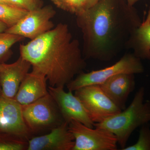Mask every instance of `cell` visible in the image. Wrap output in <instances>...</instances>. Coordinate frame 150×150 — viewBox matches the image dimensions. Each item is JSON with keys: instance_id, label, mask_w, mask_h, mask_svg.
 Segmentation results:
<instances>
[{"instance_id": "cb8c5ba5", "label": "cell", "mask_w": 150, "mask_h": 150, "mask_svg": "<svg viewBox=\"0 0 150 150\" xmlns=\"http://www.w3.org/2000/svg\"><path fill=\"white\" fill-rule=\"evenodd\" d=\"M128 5L134 7V6L139 0H126Z\"/></svg>"}, {"instance_id": "484cf974", "label": "cell", "mask_w": 150, "mask_h": 150, "mask_svg": "<svg viewBox=\"0 0 150 150\" xmlns=\"http://www.w3.org/2000/svg\"><path fill=\"white\" fill-rule=\"evenodd\" d=\"M1 64L0 63V69H1ZM0 94H1V86H0Z\"/></svg>"}, {"instance_id": "44dd1931", "label": "cell", "mask_w": 150, "mask_h": 150, "mask_svg": "<svg viewBox=\"0 0 150 150\" xmlns=\"http://www.w3.org/2000/svg\"><path fill=\"white\" fill-rule=\"evenodd\" d=\"M24 143L20 139H11L0 137V150H22Z\"/></svg>"}, {"instance_id": "e0dca14e", "label": "cell", "mask_w": 150, "mask_h": 150, "mask_svg": "<svg viewBox=\"0 0 150 150\" xmlns=\"http://www.w3.org/2000/svg\"><path fill=\"white\" fill-rule=\"evenodd\" d=\"M24 38L6 32H0V63H4L11 56V48Z\"/></svg>"}, {"instance_id": "6da1fadb", "label": "cell", "mask_w": 150, "mask_h": 150, "mask_svg": "<svg viewBox=\"0 0 150 150\" xmlns=\"http://www.w3.org/2000/svg\"><path fill=\"white\" fill-rule=\"evenodd\" d=\"M76 16L83 35L84 57L108 62L126 48L130 36L142 21L123 0H99Z\"/></svg>"}, {"instance_id": "7402d4cb", "label": "cell", "mask_w": 150, "mask_h": 150, "mask_svg": "<svg viewBox=\"0 0 150 150\" xmlns=\"http://www.w3.org/2000/svg\"><path fill=\"white\" fill-rule=\"evenodd\" d=\"M99 1V0H81V11L85 10L90 8L95 5Z\"/></svg>"}, {"instance_id": "5bb4252c", "label": "cell", "mask_w": 150, "mask_h": 150, "mask_svg": "<svg viewBox=\"0 0 150 150\" xmlns=\"http://www.w3.org/2000/svg\"><path fill=\"white\" fill-rule=\"evenodd\" d=\"M47 79L40 73L31 71L22 81L14 100L21 105L30 104L49 94Z\"/></svg>"}, {"instance_id": "9a60e30c", "label": "cell", "mask_w": 150, "mask_h": 150, "mask_svg": "<svg viewBox=\"0 0 150 150\" xmlns=\"http://www.w3.org/2000/svg\"><path fill=\"white\" fill-rule=\"evenodd\" d=\"M146 17L130 36L126 48L142 59H150V6Z\"/></svg>"}, {"instance_id": "4fadbf2b", "label": "cell", "mask_w": 150, "mask_h": 150, "mask_svg": "<svg viewBox=\"0 0 150 150\" xmlns=\"http://www.w3.org/2000/svg\"><path fill=\"white\" fill-rule=\"evenodd\" d=\"M103 91L121 110L126 108L129 95L135 86L134 74H121L109 78L100 84Z\"/></svg>"}, {"instance_id": "9c48e42d", "label": "cell", "mask_w": 150, "mask_h": 150, "mask_svg": "<svg viewBox=\"0 0 150 150\" xmlns=\"http://www.w3.org/2000/svg\"><path fill=\"white\" fill-rule=\"evenodd\" d=\"M48 92L57 105L64 121L69 123L72 120L93 128L94 123L80 100L73 92L65 91L63 87L49 86Z\"/></svg>"}, {"instance_id": "3957f363", "label": "cell", "mask_w": 150, "mask_h": 150, "mask_svg": "<svg viewBox=\"0 0 150 150\" xmlns=\"http://www.w3.org/2000/svg\"><path fill=\"white\" fill-rule=\"evenodd\" d=\"M144 96L145 88H141L129 107L100 123H94V127L106 129L114 134L123 150L134 130L150 121V101L144 103Z\"/></svg>"}, {"instance_id": "8992f818", "label": "cell", "mask_w": 150, "mask_h": 150, "mask_svg": "<svg viewBox=\"0 0 150 150\" xmlns=\"http://www.w3.org/2000/svg\"><path fill=\"white\" fill-rule=\"evenodd\" d=\"M74 91L94 123H100L122 110L108 97L100 85L85 86Z\"/></svg>"}, {"instance_id": "d6986e66", "label": "cell", "mask_w": 150, "mask_h": 150, "mask_svg": "<svg viewBox=\"0 0 150 150\" xmlns=\"http://www.w3.org/2000/svg\"><path fill=\"white\" fill-rule=\"evenodd\" d=\"M51 1L58 8L75 15L81 11V0H51Z\"/></svg>"}, {"instance_id": "5b68a950", "label": "cell", "mask_w": 150, "mask_h": 150, "mask_svg": "<svg viewBox=\"0 0 150 150\" xmlns=\"http://www.w3.org/2000/svg\"><path fill=\"white\" fill-rule=\"evenodd\" d=\"M75 139L72 150H116L118 140L114 134L102 128H90L75 120L69 123Z\"/></svg>"}, {"instance_id": "ac0fdd59", "label": "cell", "mask_w": 150, "mask_h": 150, "mask_svg": "<svg viewBox=\"0 0 150 150\" xmlns=\"http://www.w3.org/2000/svg\"><path fill=\"white\" fill-rule=\"evenodd\" d=\"M147 124L142 126L137 143L123 150H150V127Z\"/></svg>"}, {"instance_id": "30bf717a", "label": "cell", "mask_w": 150, "mask_h": 150, "mask_svg": "<svg viewBox=\"0 0 150 150\" xmlns=\"http://www.w3.org/2000/svg\"><path fill=\"white\" fill-rule=\"evenodd\" d=\"M55 104L49 93L30 104L22 105L23 118L30 131H38L55 123L59 117Z\"/></svg>"}, {"instance_id": "603a6c76", "label": "cell", "mask_w": 150, "mask_h": 150, "mask_svg": "<svg viewBox=\"0 0 150 150\" xmlns=\"http://www.w3.org/2000/svg\"><path fill=\"white\" fill-rule=\"evenodd\" d=\"M8 28V26L4 23L0 21V32H5Z\"/></svg>"}, {"instance_id": "277c9868", "label": "cell", "mask_w": 150, "mask_h": 150, "mask_svg": "<svg viewBox=\"0 0 150 150\" xmlns=\"http://www.w3.org/2000/svg\"><path fill=\"white\" fill-rule=\"evenodd\" d=\"M144 67L141 59L133 53L124 54L112 66L88 73L82 72L67 84L69 91H74L85 86L101 84L115 75L121 74H137L143 73Z\"/></svg>"}, {"instance_id": "2e32d148", "label": "cell", "mask_w": 150, "mask_h": 150, "mask_svg": "<svg viewBox=\"0 0 150 150\" xmlns=\"http://www.w3.org/2000/svg\"><path fill=\"white\" fill-rule=\"evenodd\" d=\"M28 12L13 6L0 4V21L6 25L8 28L11 27Z\"/></svg>"}, {"instance_id": "ba28073f", "label": "cell", "mask_w": 150, "mask_h": 150, "mask_svg": "<svg viewBox=\"0 0 150 150\" xmlns=\"http://www.w3.org/2000/svg\"><path fill=\"white\" fill-rule=\"evenodd\" d=\"M30 130L23 118L22 105L13 99L0 98V137L20 139Z\"/></svg>"}, {"instance_id": "8fae6325", "label": "cell", "mask_w": 150, "mask_h": 150, "mask_svg": "<svg viewBox=\"0 0 150 150\" xmlns=\"http://www.w3.org/2000/svg\"><path fill=\"white\" fill-rule=\"evenodd\" d=\"M75 139L64 121L53 128L50 133L29 140L28 150H72Z\"/></svg>"}, {"instance_id": "ffe728a7", "label": "cell", "mask_w": 150, "mask_h": 150, "mask_svg": "<svg viewBox=\"0 0 150 150\" xmlns=\"http://www.w3.org/2000/svg\"><path fill=\"white\" fill-rule=\"evenodd\" d=\"M9 5L24 10H34L43 7L41 0H8Z\"/></svg>"}, {"instance_id": "7a4b0ae2", "label": "cell", "mask_w": 150, "mask_h": 150, "mask_svg": "<svg viewBox=\"0 0 150 150\" xmlns=\"http://www.w3.org/2000/svg\"><path fill=\"white\" fill-rule=\"evenodd\" d=\"M20 56L30 63L33 71L44 75L49 86L64 87L86 66L79 40L68 25L53 29L19 46Z\"/></svg>"}, {"instance_id": "7c38bea8", "label": "cell", "mask_w": 150, "mask_h": 150, "mask_svg": "<svg viewBox=\"0 0 150 150\" xmlns=\"http://www.w3.org/2000/svg\"><path fill=\"white\" fill-rule=\"evenodd\" d=\"M31 67L30 63L21 56L12 64H1L0 86L1 96L14 99L22 81L29 73Z\"/></svg>"}, {"instance_id": "4316f807", "label": "cell", "mask_w": 150, "mask_h": 150, "mask_svg": "<svg viewBox=\"0 0 150 150\" xmlns=\"http://www.w3.org/2000/svg\"><path fill=\"white\" fill-rule=\"evenodd\" d=\"M1 94H0V98H1Z\"/></svg>"}, {"instance_id": "d4e9b609", "label": "cell", "mask_w": 150, "mask_h": 150, "mask_svg": "<svg viewBox=\"0 0 150 150\" xmlns=\"http://www.w3.org/2000/svg\"><path fill=\"white\" fill-rule=\"evenodd\" d=\"M0 4H4L8 5H9L8 0H0Z\"/></svg>"}, {"instance_id": "52a82bcc", "label": "cell", "mask_w": 150, "mask_h": 150, "mask_svg": "<svg viewBox=\"0 0 150 150\" xmlns=\"http://www.w3.org/2000/svg\"><path fill=\"white\" fill-rule=\"evenodd\" d=\"M56 14V11L51 6L30 11L5 32L33 40L55 27L51 19Z\"/></svg>"}]
</instances>
